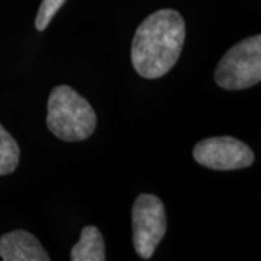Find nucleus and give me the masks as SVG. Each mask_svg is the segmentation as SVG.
<instances>
[{
  "instance_id": "f257e3e1",
  "label": "nucleus",
  "mask_w": 261,
  "mask_h": 261,
  "mask_svg": "<svg viewBox=\"0 0 261 261\" xmlns=\"http://www.w3.org/2000/svg\"><path fill=\"white\" fill-rule=\"evenodd\" d=\"M186 39V23L173 9L151 13L141 23L130 49L135 71L148 80L166 75L180 58Z\"/></svg>"
},
{
  "instance_id": "f03ea898",
  "label": "nucleus",
  "mask_w": 261,
  "mask_h": 261,
  "mask_svg": "<svg viewBox=\"0 0 261 261\" xmlns=\"http://www.w3.org/2000/svg\"><path fill=\"white\" fill-rule=\"evenodd\" d=\"M97 118L92 105L73 87L61 84L48 97L47 126L58 140L84 141L93 135Z\"/></svg>"
},
{
  "instance_id": "7ed1b4c3",
  "label": "nucleus",
  "mask_w": 261,
  "mask_h": 261,
  "mask_svg": "<svg viewBox=\"0 0 261 261\" xmlns=\"http://www.w3.org/2000/svg\"><path fill=\"white\" fill-rule=\"evenodd\" d=\"M261 80V35L245 38L226 51L215 70V82L225 90H244Z\"/></svg>"
},
{
  "instance_id": "20e7f679",
  "label": "nucleus",
  "mask_w": 261,
  "mask_h": 261,
  "mask_svg": "<svg viewBox=\"0 0 261 261\" xmlns=\"http://www.w3.org/2000/svg\"><path fill=\"white\" fill-rule=\"evenodd\" d=\"M167 231V216L161 199L142 193L132 206L134 248L141 258L148 260Z\"/></svg>"
},
{
  "instance_id": "39448f33",
  "label": "nucleus",
  "mask_w": 261,
  "mask_h": 261,
  "mask_svg": "<svg viewBox=\"0 0 261 261\" xmlns=\"http://www.w3.org/2000/svg\"><path fill=\"white\" fill-rule=\"evenodd\" d=\"M193 159L206 168L229 171L250 167L254 163V151L233 137H212L196 144Z\"/></svg>"
},
{
  "instance_id": "423d86ee",
  "label": "nucleus",
  "mask_w": 261,
  "mask_h": 261,
  "mask_svg": "<svg viewBox=\"0 0 261 261\" xmlns=\"http://www.w3.org/2000/svg\"><path fill=\"white\" fill-rule=\"evenodd\" d=\"M0 258L5 261H49V255L35 235L16 229L0 237Z\"/></svg>"
},
{
  "instance_id": "0eeeda50",
  "label": "nucleus",
  "mask_w": 261,
  "mask_h": 261,
  "mask_svg": "<svg viewBox=\"0 0 261 261\" xmlns=\"http://www.w3.org/2000/svg\"><path fill=\"white\" fill-rule=\"evenodd\" d=\"M70 258L73 261L106 260L105 240L99 228H96L93 225L84 226L80 233V241L71 248Z\"/></svg>"
},
{
  "instance_id": "6e6552de",
  "label": "nucleus",
  "mask_w": 261,
  "mask_h": 261,
  "mask_svg": "<svg viewBox=\"0 0 261 261\" xmlns=\"http://www.w3.org/2000/svg\"><path fill=\"white\" fill-rule=\"evenodd\" d=\"M20 149L18 142L0 125V176L13 173L19 164Z\"/></svg>"
},
{
  "instance_id": "1a4fd4ad",
  "label": "nucleus",
  "mask_w": 261,
  "mask_h": 261,
  "mask_svg": "<svg viewBox=\"0 0 261 261\" xmlns=\"http://www.w3.org/2000/svg\"><path fill=\"white\" fill-rule=\"evenodd\" d=\"M65 0H42L39 10H38L37 18H35V28L42 32L51 23L53 18L57 15V12L61 9Z\"/></svg>"
}]
</instances>
